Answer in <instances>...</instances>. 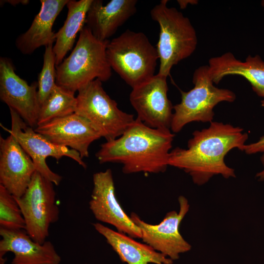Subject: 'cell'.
I'll return each mask as SVG.
<instances>
[{"instance_id":"1","label":"cell","mask_w":264,"mask_h":264,"mask_svg":"<svg viewBox=\"0 0 264 264\" xmlns=\"http://www.w3.org/2000/svg\"><path fill=\"white\" fill-rule=\"evenodd\" d=\"M187 149L176 147L170 152L168 165L183 170L196 184L206 183L213 176L235 177V170L226 165L224 158L231 150L242 151L248 138L240 127L212 121L209 126L195 131Z\"/></svg>"},{"instance_id":"2","label":"cell","mask_w":264,"mask_h":264,"mask_svg":"<svg viewBox=\"0 0 264 264\" xmlns=\"http://www.w3.org/2000/svg\"><path fill=\"white\" fill-rule=\"evenodd\" d=\"M174 133L169 129L150 127L137 119L118 138L101 145L100 163L122 165V171L156 174L166 170Z\"/></svg>"},{"instance_id":"3","label":"cell","mask_w":264,"mask_h":264,"mask_svg":"<svg viewBox=\"0 0 264 264\" xmlns=\"http://www.w3.org/2000/svg\"><path fill=\"white\" fill-rule=\"evenodd\" d=\"M109 42L98 40L85 26L70 55L56 66V84L75 92L95 79L108 81L112 75L106 52Z\"/></svg>"},{"instance_id":"4","label":"cell","mask_w":264,"mask_h":264,"mask_svg":"<svg viewBox=\"0 0 264 264\" xmlns=\"http://www.w3.org/2000/svg\"><path fill=\"white\" fill-rule=\"evenodd\" d=\"M162 0L150 11L152 19L159 26L156 49L159 60L158 74L167 77L173 66L190 56L195 51L198 39L190 20L175 7Z\"/></svg>"},{"instance_id":"5","label":"cell","mask_w":264,"mask_h":264,"mask_svg":"<svg viewBox=\"0 0 264 264\" xmlns=\"http://www.w3.org/2000/svg\"><path fill=\"white\" fill-rule=\"evenodd\" d=\"M106 52L111 69L132 88L155 75L157 49L143 32L126 30L109 42Z\"/></svg>"},{"instance_id":"6","label":"cell","mask_w":264,"mask_h":264,"mask_svg":"<svg viewBox=\"0 0 264 264\" xmlns=\"http://www.w3.org/2000/svg\"><path fill=\"white\" fill-rule=\"evenodd\" d=\"M193 83L192 89L181 91V101L173 107L170 126L173 133L179 132L191 122H212L215 115L213 109L217 105L222 102H233L236 98L233 91L214 85L208 65L195 70Z\"/></svg>"},{"instance_id":"7","label":"cell","mask_w":264,"mask_h":264,"mask_svg":"<svg viewBox=\"0 0 264 264\" xmlns=\"http://www.w3.org/2000/svg\"><path fill=\"white\" fill-rule=\"evenodd\" d=\"M95 79L80 89L76 96L75 113L84 117L106 141L121 136L133 123V114L120 110Z\"/></svg>"},{"instance_id":"8","label":"cell","mask_w":264,"mask_h":264,"mask_svg":"<svg viewBox=\"0 0 264 264\" xmlns=\"http://www.w3.org/2000/svg\"><path fill=\"white\" fill-rule=\"evenodd\" d=\"M53 185L36 171L23 195L15 197L25 221V231L33 241L41 244L49 236L50 225L59 219Z\"/></svg>"},{"instance_id":"9","label":"cell","mask_w":264,"mask_h":264,"mask_svg":"<svg viewBox=\"0 0 264 264\" xmlns=\"http://www.w3.org/2000/svg\"><path fill=\"white\" fill-rule=\"evenodd\" d=\"M9 110L11 128L10 130L7 129L5 130L15 138L31 157L36 171L54 185H59L62 177L50 169L46 163L47 157H52L57 160L63 156L69 157L84 168H87L78 152L51 143L43 135L37 132L34 128L28 126L14 110L9 108Z\"/></svg>"},{"instance_id":"10","label":"cell","mask_w":264,"mask_h":264,"mask_svg":"<svg viewBox=\"0 0 264 264\" xmlns=\"http://www.w3.org/2000/svg\"><path fill=\"white\" fill-rule=\"evenodd\" d=\"M178 212H168L163 220L157 224H151L141 219L135 213L130 217L140 228L143 242L171 260H176L179 255L190 250L191 245L184 240L179 232L180 224L189 209L187 199L179 197Z\"/></svg>"},{"instance_id":"11","label":"cell","mask_w":264,"mask_h":264,"mask_svg":"<svg viewBox=\"0 0 264 264\" xmlns=\"http://www.w3.org/2000/svg\"><path fill=\"white\" fill-rule=\"evenodd\" d=\"M166 77L158 73L132 88L130 101L137 118L155 129H169L173 115Z\"/></svg>"},{"instance_id":"12","label":"cell","mask_w":264,"mask_h":264,"mask_svg":"<svg viewBox=\"0 0 264 264\" xmlns=\"http://www.w3.org/2000/svg\"><path fill=\"white\" fill-rule=\"evenodd\" d=\"M93 188L89 207L95 219L115 227L117 231L140 238V228L122 209L115 194L112 171L107 169L93 175Z\"/></svg>"},{"instance_id":"13","label":"cell","mask_w":264,"mask_h":264,"mask_svg":"<svg viewBox=\"0 0 264 264\" xmlns=\"http://www.w3.org/2000/svg\"><path fill=\"white\" fill-rule=\"evenodd\" d=\"M15 68L10 59L0 58V98L35 129L41 109L38 83L28 85L16 73Z\"/></svg>"},{"instance_id":"14","label":"cell","mask_w":264,"mask_h":264,"mask_svg":"<svg viewBox=\"0 0 264 264\" xmlns=\"http://www.w3.org/2000/svg\"><path fill=\"white\" fill-rule=\"evenodd\" d=\"M34 130L51 143L77 151L82 158L88 157L90 145L102 137L86 119L75 112L38 126Z\"/></svg>"},{"instance_id":"15","label":"cell","mask_w":264,"mask_h":264,"mask_svg":"<svg viewBox=\"0 0 264 264\" xmlns=\"http://www.w3.org/2000/svg\"><path fill=\"white\" fill-rule=\"evenodd\" d=\"M36 171L33 160L12 135L0 136V184L20 198Z\"/></svg>"},{"instance_id":"16","label":"cell","mask_w":264,"mask_h":264,"mask_svg":"<svg viewBox=\"0 0 264 264\" xmlns=\"http://www.w3.org/2000/svg\"><path fill=\"white\" fill-rule=\"evenodd\" d=\"M0 264H4L3 256L8 252L14 254L12 264H59L61 261L50 241L36 242L25 229L0 227Z\"/></svg>"},{"instance_id":"17","label":"cell","mask_w":264,"mask_h":264,"mask_svg":"<svg viewBox=\"0 0 264 264\" xmlns=\"http://www.w3.org/2000/svg\"><path fill=\"white\" fill-rule=\"evenodd\" d=\"M136 0H111L103 5L102 0H93L88 10L86 23L93 35L105 41L134 15Z\"/></svg>"},{"instance_id":"18","label":"cell","mask_w":264,"mask_h":264,"mask_svg":"<svg viewBox=\"0 0 264 264\" xmlns=\"http://www.w3.org/2000/svg\"><path fill=\"white\" fill-rule=\"evenodd\" d=\"M208 66L214 83L218 84L228 75H240L249 82L258 96L264 98V61L259 55H249L242 61L227 52L211 58Z\"/></svg>"},{"instance_id":"19","label":"cell","mask_w":264,"mask_h":264,"mask_svg":"<svg viewBox=\"0 0 264 264\" xmlns=\"http://www.w3.org/2000/svg\"><path fill=\"white\" fill-rule=\"evenodd\" d=\"M41 6L30 27L20 35L15 42L17 49L23 54L29 55L38 48L53 44L55 33L54 23L68 0H41Z\"/></svg>"},{"instance_id":"20","label":"cell","mask_w":264,"mask_h":264,"mask_svg":"<svg viewBox=\"0 0 264 264\" xmlns=\"http://www.w3.org/2000/svg\"><path fill=\"white\" fill-rule=\"evenodd\" d=\"M95 229L106 239L123 262L128 264H172L173 261L147 244L135 241L126 234L115 231L101 223H94Z\"/></svg>"},{"instance_id":"21","label":"cell","mask_w":264,"mask_h":264,"mask_svg":"<svg viewBox=\"0 0 264 264\" xmlns=\"http://www.w3.org/2000/svg\"><path fill=\"white\" fill-rule=\"evenodd\" d=\"M93 0H68L66 6L67 13L62 27L55 33L53 47L56 66L65 59L72 48L77 35L85 26L87 13Z\"/></svg>"},{"instance_id":"22","label":"cell","mask_w":264,"mask_h":264,"mask_svg":"<svg viewBox=\"0 0 264 264\" xmlns=\"http://www.w3.org/2000/svg\"><path fill=\"white\" fill-rule=\"evenodd\" d=\"M75 92L56 84L41 106L37 126L75 112L77 105Z\"/></svg>"},{"instance_id":"23","label":"cell","mask_w":264,"mask_h":264,"mask_svg":"<svg viewBox=\"0 0 264 264\" xmlns=\"http://www.w3.org/2000/svg\"><path fill=\"white\" fill-rule=\"evenodd\" d=\"M0 227L25 229V224L15 198L0 184Z\"/></svg>"},{"instance_id":"24","label":"cell","mask_w":264,"mask_h":264,"mask_svg":"<svg viewBox=\"0 0 264 264\" xmlns=\"http://www.w3.org/2000/svg\"><path fill=\"white\" fill-rule=\"evenodd\" d=\"M53 44L45 47L42 70L38 77V93L41 105L56 85V62Z\"/></svg>"},{"instance_id":"25","label":"cell","mask_w":264,"mask_h":264,"mask_svg":"<svg viewBox=\"0 0 264 264\" xmlns=\"http://www.w3.org/2000/svg\"><path fill=\"white\" fill-rule=\"evenodd\" d=\"M261 106L264 108V98L261 101ZM242 152L249 155L264 153V135L255 142L246 144Z\"/></svg>"},{"instance_id":"26","label":"cell","mask_w":264,"mask_h":264,"mask_svg":"<svg viewBox=\"0 0 264 264\" xmlns=\"http://www.w3.org/2000/svg\"><path fill=\"white\" fill-rule=\"evenodd\" d=\"M260 160L263 165V169L256 175V177L259 181L264 182V153L260 157Z\"/></svg>"},{"instance_id":"27","label":"cell","mask_w":264,"mask_h":264,"mask_svg":"<svg viewBox=\"0 0 264 264\" xmlns=\"http://www.w3.org/2000/svg\"><path fill=\"white\" fill-rule=\"evenodd\" d=\"M177 3L181 9L185 8L188 4H196L198 3L197 0H178Z\"/></svg>"},{"instance_id":"28","label":"cell","mask_w":264,"mask_h":264,"mask_svg":"<svg viewBox=\"0 0 264 264\" xmlns=\"http://www.w3.org/2000/svg\"><path fill=\"white\" fill-rule=\"evenodd\" d=\"M29 2L28 0H0V5L4 3H8L13 6L17 5L19 4L26 5Z\"/></svg>"},{"instance_id":"29","label":"cell","mask_w":264,"mask_h":264,"mask_svg":"<svg viewBox=\"0 0 264 264\" xmlns=\"http://www.w3.org/2000/svg\"><path fill=\"white\" fill-rule=\"evenodd\" d=\"M261 5H262V7L264 8V0H262Z\"/></svg>"}]
</instances>
